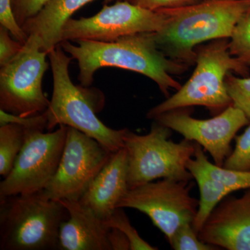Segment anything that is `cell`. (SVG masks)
Wrapping results in <instances>:
<instances>
[{
	"label": "cell",
	"mask_w": 250,
	"mask_h": 250,
	"mask_svg": "<svg viewBox=\"0 0 250 250\" xmlns=\"http://www.w3.org/2000/svg\"><path fill=\"white\" fill-rule=\"evenodd\" d=\"M60 45L78 62L81 85L89 87L95 72L104 67H114L136 72L150 79L168 98L169 90H179L182 85L172 75L183 73L188 65L175 62L158 48L154 33L123 36L111 42L78 39Z\"/></svg>",
	"instance_id": "6da1fadb"
},
{
	"label": "cell",
	"mask_w": 250,
	"mask_h": 250,
	"mask_svg": "<svg viewBox=\"0 0 250 250\" xmlns=\"http://www.w3.org/2000/svg\"><path fill=\"white\" fill-rule=\"evenodd\" d=\"M250 6V0H202L196 4L160 9L166 22L154 33L158 48L175 62H195L196 47L206 41L231 37Z\"/></svg>",
	"instance_id": "7a4b0ae2"
},
{
	"label": "cell",
	"mask_w": 250,
	"mask_h": 250,
	"mask_svg": "<svg viewBox=\"0 0 250 250\" xmlns=\"http://www.w3.org/2000/svg\"><path fill=\"white\" fill-rule=\"evenodd\" d=\"M53 75V92L48 108L47 131L57 125L75 128L93 138L112 153L124 147L127 129H113L99 119L104 106V95L97 88L74 84L69 74L72 59L61 45L48 54Z\"/></svg>",
	"instance_id": "3957f363"
},
{
	"label": "cell",
	"mask_w": 250,
	"mask_h": 250,
	"mask_svg": "<svg viewBox=\"0 0 250 250\" xmlns=\"http://www.w3.org/2000/svg\"><path fill=\"white\" fill-rule=\"evenodd\" d=\"M67 218L62 202L41 192L0 199V250H59L61 225Z\"/></svg>",
	"instance_id": "277c9868"
},
{
	"label": "cell",
	"mask_w": 250,
	"mask_h": 250,
	"mask_svg": "<svg viewBox=\"0 0 250 250\" xmlns=\"http://www.w3.org/2000/svg\"><path fill=\"white\" fill-rule=\"evenodd\" d=\"M196 67L188 81L176 93L147 112L149 119L177 108L202 106L219 111L232 104L226 79L232 72L246 76L249 66L233 57L229 39H218L196 51Z\"/></svg>",
	"instance_id": "5b68a950"
},
{
	"label": "cell",
	"mask_w": 250,
	"mask_h": 250,
	"mask_svg": "<svg viewBox=\"0 0 250 250\" xmlns=\"http://www.w3.org/2000/svg\"><path fill=\"white\" fill-rule=\"evenodd\" d=\"M172 130L154 121L147 134L126 130L124 147L127 153L129 189L159 179L191 181L188 161L194 156L195 143L169 139Z\"/></svg>",
	"instance_id": "8992f818"
},
{
	"label": "cell",
	"mask_w": 250,
	"mask_h": 250,
	"mask_svg": "<svg viewBox=\"0 0 250 250\" xmlns=\"http://www.w3.org/2000/svg\"><path fill=\"white\" fill-rule=\"evenodd\" d=\"M39 39L29 36L22 49L0 69V109L27 118L45 112L49 102L42 90L49 63Z\"/></svg>",
	"instance_id": "52a82bcc"
},
{
	"label": "cell",
	"mask_w": 250,
	"mask_h": 250,
	"mask_svg": "<svg viewBox=\"0 0 250 250\" xmlns=\"http://www.w3.org/2000/svg\"><path fill=\"white\" fill-rule=\"evenodd\" d=\"M68 126L47 133L25 129L24 146L14 167L0 183V199L42 191L54 177L65 146Z\"/></svg>",
	"instance_id": "ba28073f"
},
{
	"label": "cell",
	"mask_w": 250,
	"mask_h": 250,
	"mask_svg": "<svg viewBox=\"0 0 250 250\" xmlns=\"http://www.w3.org/2000/svg\"><path fill=\"white\" fill-rule=\"evenodd\" d=\"M190 181L162 179L129 189L117 208L139 210L149 217L153 225L170 243L177 229L192 223L199 200L190 195Z\"/></svg>",
	"instance_id": "9c48e42d"
},
{
	"label": "cell",
	"mask_w": 250,
	"mask_h": 250,
	"mask_svg": "<svg viewBox=\"0 0 250 250\" xmlns=\"http://www.w3.org/2000/svg\"><path fill=\"white\" fill-rule=\"evenodd\" d=\"M112 154L96 140L68 126L58 168L41 194L57 201L80 200Z\"/></svg>",
	"instance_id": "30bf717a"
},
{
	"label": "cell",
	"mask_w": 250,
	"mask_h": 250,
	"mask_svg": "<svg viewBox=\"0 0 250 250\" xmlns=\"http://www.w3.org/2000/svg\"><path fill=\"white\" fill-rule=\"evenodd\" d=\"M165 22L162 10L146 9L124 0L104 5L92 17L70 18L62 28V41L88 39L111 42L123 36L157 32Z\"/></svg>",
	"instance_id": "8fae6325"
},
{
	"label": "cell",
	"mask_w": 250,
	"mask_h": 250,
	"mask_svg": "<svg viewBox=\"0 0 250 250\" xmlns=\"http://www.w3.org/2000/svg\"><path fill=\"white\" fill-rule=\"evenodd\" d=\"M188 108L166 112L153 120L179 133L184 139L198 143L209 153L215 165L222 167L232 151L231 141L250 120L244 112L232 104L218 116L205 120L193 118Z\"/></svg>",
	"instance_id": "7c38bea8"
},
{
	"label": "cell",
	"mask_w": 250,
	"mask_h": 250,
	"mask_svg": "<svg viewBox=\"0 0 250 250\" xmlns=\"http://www.w3.org/2000/svg\"><path fill=\"white\" fill-rule=\"evenodd\" d=\"M201 241L220 249L250 250V188L241 197H225L199 231Z\"/></svg>",
	"instance_id": "4fadbf2b"
},
{
	"label": "cell",
	"mask_w": 250,
	"mask_h": 250,
	"mask_svg": "<svg viewBox=\"0 0 250 250\" xmlns=\"http://www.w3.org/2000/svg\"><path fill=\"white\" fill-rule=\"evenodd\" d=\"M128 190L127 153L123 147L112 154L79 201L104 220L116 209Z\"/></svg>",
	"instance_id": "5bb4252c"
},
{
	"label": "cell",
	"mask_w": 250,
	"mask_h": 250,
	"mask_svg": "<svg viewBox=\"0 0 250 250\" xmlns=\"http://www.w3.org/2000/svg\"><path fill=\"white\" fill-rule=\"evenodd\" d=\"M68 218L61 225L59 250H112L108 240L109 228L79 200H59Z\"/></svg>",
	"instance_id": "9a60e30c"
},
{
	"label": "cell",
	"mask_w": 250,
	"mask_h": 250,
	"mask_svg": "<svg viewBox=\"0 0 250 250\" xmlns=\"http://www.w3.org/2000/svg\"><path fill=\"white\" fill-rule=\"evenodd\" d=\"M94 0H50L23 24L24 34L39 39L42 50L49 53L62 42V28L72 14ZM112 0H105L106 2Z\"/></svg>",
	"instance_id": "2e32d148"
},
{
	"label": "cell",
	"mask_w": 250,
	"mask_h": 250,
	"mask_svg": "<svg viewBox=\"0 0 250 250\" xmlns=\"http://www.w3.org/2000/svg\"><path fill=\"white\" fill-rule=\"evenodd\" d=\"M187 167L188 170L191 174L192 178L196 181L200 190L198 209L195 220L192 223L194 229L198 233L215 207L233 191L207 174L197 164L193 157L188 161Z\"/></svg>",
	"instance_id": "e0dca14e"
},
{
	"label": "cell",
	"mask_w": 250,
	"mask_h": 250,
	"mask_svg": "<svg viewBox=\"0 0 250 250\" xmlns=\"http://www.w3.org/2000/svg\"><path fill=\"white\" fill-rule=\"evenodd\" d=\"M25 141V129L9 123L0 126V174L6 177L12 170Z\"/></svg>",
	"instance_id": "ac0fdd59"
},
{
	"label": "cell",
	"mask_w": 250,
	"mask_h": 250,
	"mask_svg": "<svg viewBox=\"0 0 250 250\" xmlns=\"http://www.w3.org/2000/svg\"><path fill=\"white\" fill-rule=\"evenodd\" d=\"M193 158L207 174L223 183L233 192L250 188V171L230 170L212 164L206 155L204 148L197 143H195Z\"/></svg>",
	"instance_id": "d6986e66"
},
{
	"label": "cell",
	"mask_w": 250,
	"mask_h": 250,
	"mask_svg": "<svg viewBox=\"0 0 250 250\" xmlns=\"http://www.w3.org/2000/svg\"><path fill=\"white\" fill-rule=\"evenodd\" d=\"M229 49L231 55L250 66V6L235 26Z\"/></svg>",
	"instance_id": "ffe728a7"
},
{
	"label": "cell",
	"mask_w": 250,
	"mask_h": 250,
	"mask_svg": "<svg viewBox=\"0 0 250 250\" xmlns=\"http://www.w3.org/2000/svg\"><path fill=\"white\" fill-rule=\"evenodd\" d=\"M108 228H116L124 233L129 239L131 250H157L140 236L136 229L131 225L129 219L123 208H117L111 216L104 220Z\"/></svg>",
	"instance_id": "44dd1931"
},
{
	"label": "cell",
	"mask_w": 250,
	"mask_h": 250,
	"mask_svg": "<svg viewBox=\"0 0 250 250\" xmlns=\"http://www.w3.org/2000/svg\"><path fill=\"white\" fill-rule=\"evenodd\" d=\"M234 140V149L223 167L230 170L250 171V124L243 134L235 136Z\"/></svg>",
	"instance_id": "7402d4cb"
},
{
	"label": "cell",
	"mask_w": 250,
	"mask_h": 250,
	"mask_svg": "<svg viewBox=\"0 0 250 250\" xmlns=\"http://www.w3.org/2000/svg\"><path fill=\"white\" fill-rule=\"evenodd\" d=\"M169 243L174 250H220L213 245L201 241L191 223L184 224L179 227Z\"/></svg>",
	"instance_id": "603a6c76"
},
{
	"label": "cell",
	"mask_w": 250,
	"mask_h": 250,
	"mask_svg": "<svg viewBox=\"0 0 250 250\" xmlns=\"http://www.w3.org/2000/svg\"><path fill=\"white\" fill-rule=\"evenodd\" d=\"M227 88L232 105L246 113L250 120V77H237L228 74Z\"/></svg>",
	"instance_id": "cb8c5ba5"
},
{
	"label": "cell",
	"mask_w": 250,
	"mask_h": 250,
	"mask_svg": "<svg viewBox=\"0 0 250 250\" xmlns=\"http://www.w3.org/2000/svg\"><path fill=\"white\" fill-rule=\"evenodd\" d=\"M0 24L9 31L16 40L23 45L27 42V36L15 18L11 0H0Z\"/></svg>",
	"instance_id": "d4e9b609"
},
{
	"label": "cell",
	"mask_w": 250,
	"mask_h": 250,
	"mask_svg": "<svg viewBox=\"0 0 250 250\" xmlns=\"http://www.w3.org/2000/svg\"><path fill=\"white\" fill-rule=\"evenodd\" d=\"M50 0H11L13 11L18 24L22 27L35 16Z\"/></svg>",
	"instance_id": "484cf974"
},
{
	"label": "cell",
	"mask_w": 250,
	"mask_h": 250,
	"mask_svg": "<svg viewBox=\"0 0 250 250\" xmlns=\"http://www.w3.org/2000/svg\"><path fill=\"white\" fill-rule=\"evenodd\" d=\"M9 123L21 125L25 129H36L44 131L47 129V118L45 112L36 116L23 118L0 109V126Z\"/></svg>",
	"instance_id": "4316f807"
},
{
	"label": "cell",
	"mask_w": 250,
	"mask_h": 250,
	"mask_svg": "<svg viewBox=\"0 0 250 250\" xmlns=\"http://www.w3.org/2000/svg\"><path fill=\"white\" fill-rule=\"evenodd\" d=\"M11 33L0 25V65L7 63L22 49L23 44L11 37Z\"/></svg>",
	"instance_id": "83f0119b"
},
{
	"label": "cell",
	"mask_w": 250,
	"mask_h": 250,
	"mask_svg": "<svg viewBox=\"0 0 250 250\" xmlns=\"http://www.w3.org/2000/svg\"><path fill=\"white\" fill-rule=\"evenodd\" d=\"M130 3L150 10H160L182 7L196 4L202 0H126Z\"/></svg>",
	"instance_id": "f1b7e54d"
},
{
	"label": "cell",
	"mask_w": 250,
	"mask_h": 250,
	"mask_svg": "<svg viewBox=\"0 0 250 250\" xmlns=\"http://www.w3.org/2000/svg\"><path fill=\"white\" fill-rule=\"evenodd\" d=\"M108 240L112 250H131V245L127 237L118 229H109Z\"/></svg>",
	"instance_id": "f546056e"
}]
</instances>
